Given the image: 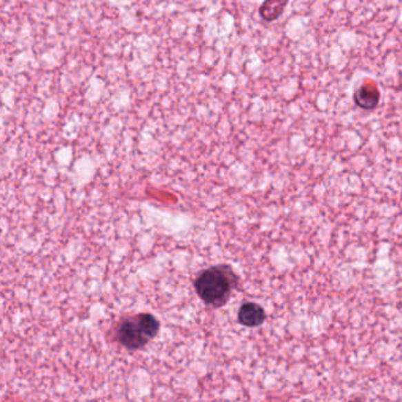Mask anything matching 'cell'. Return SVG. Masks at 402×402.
I'll return each mask as SVG.
<instances>
[{"mask_svg":"<svg viewBox=\"0 0 402 402\" xmlns=\"http://www.w3.org/2000/svg\"><path fill=\"white\" fill-rule=\"evenodd\" d=\"M239 285L240 277L229 264H216L203 269L194 282L196 294L210 308L227 305Z\"/></svg>","mask_w":402,"mask_h":402,"instance_id":"6da1fadb","label":"cell"},{"mask_svg":"<svg viewBox=\"0 0 402 402\" xmlns=\"http://www.w3.org/2000/svg\"><path fill=\"white\" fill-rule=\"evenodd\" d=\"M159 321L152 314L124 316L114 328V340L129 350H142L159 332Z\"/></svg>","mask_w":402,"mask_h":402,"instance_id":"7a4b0ae2","label":"cell"},{"mask_svg":"<svg viewBox=\"0 0 402 402\" xmlns=\"http://www.w3.org/2000/svg\"><path fill=\"white\" fill-rule=\"evenodd\" d=\"M380 90L376 83L370 79L362 83L354 94V102L362 110H373L380 102Z\"/></svg>","mask_w":402,"mask_h":402,"instance_id":"3957f363","label":"cell"},{"mask_svg":"<svg viewBox=\"0 0 402 402\" xmlns=\"http://www.w3.org/2000/svg\"><path fill=\"white\" fill-rule=\"evenodd\" d=\"M237 319H239L241 325L249 327V328H255L265 321L267 314H265L263 307L259 303L245 302L239 309Z\"/></svg>","mask_w":402,"mask_h":402,"instance_id":"277c9868","label":"cell"},{"mask_svg":"<svg viewBox=\"0 0 402 402\" xmlns=\"http://www.w3.org/2000/svg\"><path fill=\"white\" fill-rule=\"evenodd\" d=\"M289 0H265L261 6L260 14L264 21H274L283 13Z\"/></svg>","mask_w":402,"mask_h":402,"instance_id":"5b68a950","label":"cell"}]
</instances>
